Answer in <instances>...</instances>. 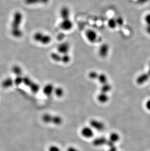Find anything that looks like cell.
<instances>
[{"label": "cell", "mask_w": 150, "mask_h": 151, "mask_svg": "<svg viewBox=\"0 0 150 151\" xmlns=\"http://www.w3.org/2000/svg\"><path fill=\"white\" fill-rule=\"evenodd\" d=\"M34 40L43 45H47L51 41V37L49 35L45 34L42 32H37L34 34Z\"/></svg>", "instance_id": "6da1fadb"}, {"label": "cell", "mask_w": 150, "mask_h": 151, "mask_svg": "<svg viewBox=\"0 0 150 151\" xmlns=\"http://www.w3.org/2000/svg\"><path fill=\"white\" fill-rule=\"evenodd\" d=\"M80 134L83 138L90 139L94 137V132L90 126H84L80 131Z\"/></svg>", "instance_id": "7a4b0ae2"}, {"label": "cell", "mask_w": 150, "mask_h": 151, "mask_svg": "<svg viewBox=\"0 0 150 151\" xmlns=\"http://www.w3.org/2000/svg\"><path fill=\"white\" fill-rule=\"evenodd\" d=\"M22 20V15L20 12H16L13 17V22L12 23V29H20Z\"/></svg>", "instance_id": "3957f363"}, {"label": "cell", "mask_w": 150, "mask_h": 151, "mask_svg": "<svg viewBox=\"0 0 150 151\" xmlns=\"http://www.w3.org/2000/svg\"><path fill=\"white\" fill-rule=\"evenodd\" d=\"M90 126L93 130H96L98 131H102L105 129V126L103 122L97 119H91L89 122Z\"/></svg>", "instance_id": "277c9868"}, {"label": "cell", "mask_w": 150, "mask_h": 151, "mask_svg": "<svg viewBox=\"0 0 150 151\" xmlns=\"http://www.w3.org/2000/svg\"><path fill=\"white\" fill-rule=\"evenodd\" d=\"M70 49V45L67 42H64L60 44L57 47V52L59 54H68Z\"/></svg>", "instance_id": "5b68a950"}, {"label": "cell", "mask_w": 150, "mask_h": 151, "mask_svg": "<svg viewBox=\"0 0 150 151\" xmlns=\"http://www.w3.org/2000/svg\"><path fill=\"white\" fill-rule=\"evenodd\" d=\"M85 36L88 41L91 43H95L97 40V34L94 30L92 29H88L86 30Z\"/></svg>", "instance_id": "8992f818"}, {"label": "cell", "mask_w": 150, "mask_h": 151, "mask_svg": "<svg viewBox=\"0 0 150 151\" xmlns=\"http://www.w3.org/2000/svg\"><path fill=\"white\" fill-rule=\"evenodd\" d=\"M73 23L70 20H62L59 24V27L62 30L64 31H69L71 30L73 27Z\"/></svg>", "instance_id": "52a82bcc"}, {"label": "cell", "mask_w": 150, "mask_h": 151, "mask_svg": "<svg viewBox=\"0 0 150 151\" xmlns=\"http://www.w3.org/2000/svg\"><path fill=\"white\" fill-rule=\"evenodd\" d=\"M150 76L148 73H143L139 75L136 79V83L138 85H142L147 82L150 79Z\"/></svg>", "instance_id": "ba28073f"}, {"label": "cell", "mask_w": 150, "mask_h": 151, "mask_svg": "<svg viewBox=\"0 0 150 151\" xmlns=\"http://www.w3.org/2000/svg\"><path fill=\"white\" fill-rule=\"evenodd\" d=\"M109 46L107 44H103L101 45L99 51V56L102 58L106 57L108 54Z\"/></svg>", "instance_id": "9c48e42d"}, {"label": "cell", "mask_w": 150, "mask_h": 151, "mask_svg": "<svg viewBox=\"0 0 150 151\" xmlns=\"http://www.w3.org/2000/svg\"><path fill=\"white\" fill-rule=\"evenodd\" d=\"M55 88L53 85L51 84H47L45 85L43 89V94L47 96H51L54 93Z\"/></svg>", "instance_id": "30bf717a"}, {"label": "cell", "mask_w": 150, "mask_h": 151, "mask_svg": "<svg viewBox=\"0 0 150 151\" xmlns=\"http://www.w3.org/2000/svg\"><path fill=\"white\" fill-rule=\"evenodd\" d=\"M60 15L62 20L69 19L70 17V10L67 7H64L61 8Z\"/></svg>", "instance_id": "8fae6325"}, {"label": "cell", "mask_w": 150, "mask_h": 151, "mask_svg": "<svg viewBox=\"0 0 150 151\" xmlns=\"http://www.w3.org/2000/svg\"><path fill=\"white\" fill-rule=\"evenodd\" d=\"M109 99V98L107 94L101 92L97 96V101L101 103H106L108 101Z\"/></svg>", "instance_id": "7c38bea8"}, {"label": "cell", "mask_w": 150, "mask_h": 151, "mask_svg": "<svg viewBox=\"0 0 150 151\" xmlns=\"http://www.w3.org/2000/svg\"><path fill=\"white\" fill-rule=\"evenodd\" d=\"M120 135L117 132H113L109 135V140L113 143H117L120 141Z\"/></svg>", "instance_id": "4fadbf2b"}, {"label": "cell", "mask_w": 150, "mask_h": 151, "mask_svg": "<svg viewBox=\"0 0 150 151\" xmlns=\"http://www.w3.org/2000/svg\"><path fill=\"white\" fill-rule=\"evenodd\" d=\"M53 124L57 125H59L62 124V119L61 116H52V119H51V122Z\"/></svg>", "instance_id": "5bb4252c"}, {"label": "cell", "mask_w": 150, "mask_h": 151, "mask_svg": "<svg viewBox=\"0 0 150 151\" xmlns=\"http://www.w3.org/2000/svg\"><path fill=\"white\" fill-rule=\"evenodd\" d=\"M97 79L99 80V83H101L102 85L108 83V78H107L106 75L103 73L99 74Z\"/></svg>", "instance_id": "9a60e30c"}, {"label": "cell", "mask_w": 150, "mask_h": 151, "mask_svg": "<svg viewBox=\"0 0 150 151\" xmlns=\"http://www.w3.org/2000/svg\"><path fill=\"white\" fill-rule=\"evenodd\" d=\"M61 56L59 53H52L50 54L51 59L57 62H61Z\"/></svg>", "instance_id": "2e32d148"}, {"label": "cell", "mask_w": 150, "mask_h": 151, "mask_svg": "<svg viewBox=\"0 0 150 151\" xmlns=\"http://www.w3.org/2000/svg\"><path fill=\"white\" fill-rule=\"evenodd\" d=\"M112 89V87L108 83L102 85L101 88V92L107 94V92H110Z\"/></svg>", "instance_id": "e0dca14e"}, {"label": "cell", "mask_w": 150, "mask_h": 151, "mask_svg": "<svg viewBox=\"0 0 150 151\" xmlns=\"http://www.w3.org/2000/svg\"><path fill=\"white\" fill-rule=\"evenodd\" d=\"M105 142V139L104 137H99L95 139L93 142V144L95 146H100L101 145H103Z\"/></svg>", "instance_id": "ac0fdd59"}, {"label": "cell", "mask_w": 150, "mask_h": 151, "mask_svg": "<svg viewBox=\"0 0 150 151\" xmlns=\"http://www.w3.org/2000/svg\"><path fill=\"white\" fill-rule=\"evenodd\" d=\"M54 93L57 97H61L64 94V90L61 87L55 88Z\"/></svg>", "instance_id": "d6986e66"}, {"label": "cell", "mask_w": 150, "mask_h": 151, "mask_svg": "<svg viewBox=\"0 0 150 151\" xmlns=\"http://www.w3.org/2000/svg\"><path fill=\"white\" fill-rule=\"evenodd\" d=\"M117 23L116 19L114 18H111L108 21V26L111 29H114L117 27Z\"/></svg>", "instance_id": "ffe728a7"}, {"label": "cell", "mask_w": 150, "mask_h": 151, "mask_svg": "<svg viewBox=\"0 0 150 151\" xmlns=\"http://www.w3.org/2000/svg\"><path fill=\"white\" fill-rule=\"evenodd\" d=\"M11 32L13 36L16 38H20L22 36V32L20 29H12Z\"/></svg>", "instance_id": "44dd1931"}, {"label": "cell", "mask_w": 150, "mask_h": 151, "mask_svg": "<svg viewBox=\"0 0 150 151\" xmlns=\"http://www.w3.org/2000/svg\"><path fill=\"white\" fill-rule=\"evenodd\" d=\"M13 84V81L11 78H7L3 82V87H11Z\"/></svg>", "instance_id": "7402d4cb"}, {"label": "cell", "mask_w": 150, "mask_h": 151, "mask_svg": "<svg viewBox=\"0 0 150 151\" xmlns=\"http://www.w3.org/2000/svg\"><path fill=\"white\" fill-rule=\"evenodd\" d=\"M12 71L15 74L18 76H21L22 73V70L21 68L18 66H15L12 68Z\"/></svg>", "instance_id": "603a6c76"}, {"label": "cell", "mask_w": 150, "mask_h": 151, "mask_svg": "<svg viewBox=\"0 0 150 151\" xmlns=\"http://www.w3.org/2000/svg\"><path fill=\"white\" fill-rule=\"evenodd\" d=\"M70 57L68 54H63L61 56V62L67 64L70 62Z\"/></svg>", "instance_id": "cb8c5ba5"}, {"label": "cell", "mask_w": 150, "mask_h": 151, "mask_svg": "<svg viewBox=\"0 0 150 151\" xmlns=\"http://www.w3.org/2000/svg\"><path fill=\"white\" fill-rule=\"evenodd\" d=\"M30 88L31 90L32 91V92H37L39 91L40 90V87L36 83H34L33 82L32 84L31 85V86L29 87Z\"/></svg>", "instance_id": "d4e9b609"}, {"label": "cell", "mask_w": 150, "mask_h": 151, "mask_svg": "<svg viewBox=\"0 0 150 151\" xmlns=\"http://www.w3.org/2000/svg\"><path fill=\"white\" fill-rule=\"evenodd\" d=\"M99 74L96 72L95 71H92V72H90L89 74H88V77L90 78L91 79H97L99 77Z\"/></svg>", "instance_id": "484cf974"}, {"label": "cell", "mask_w": 150, "mask_h": 151, "mask_svg": "<svg viewBox=\"0 0 150 151\" xmlns=\"http://www.w3.org/2000/svg\"><path fill=\"white\" fill-rule=\"evenodd\" d=\"M33 82H32L30 79L27 77H24V78H23V83H24L26 86L30 87Z\"/></svg>", "instance_id": "4316f807"}, {"label": "cell", "mask_w": 150, "mask_h": 151, "mask_svg": "<svg viewBox=\"0 0 150 151\" xmlns=\"http://www.w3.org/2000/svg\"><path fill=\"white\" fill-rule=\"evenodd\" d=\"M48 151H61V150L59 147L55 145H52L49 147Z\"/></svg>", "instance_id": "83f0119b"}, {"label": "cell", "mask_w": 150, "mask_h": 151, "mask_svg": "<svg viewBox=\"0 0 150 151\" xmlns=\"http://www.w3.org/2000/svg\"><path fill=\"white\" fill-rule=\"evenodd\" d=\"M41 2V0H26V3L28 5H35Z\"/></svg>", "instance_id": "f1b7e54d"}, {"label": "cell", "mask_w": 150, "mask_h": 151, "mask_svg": "<svg viewBox=\"0 0 150 151\" xmlns=\"http://www.w3.org/2000/svg\"><path fill=\"white\" fill-rule=\"evenodd\" d=\"M14 82L17 85H19L20 84H21V83L23 82V78H22L21 76H18L17 77H16Z\"/></svg>", "instance_id": "f546056e"}, {"label": "cell", "mask_w": 150, "mask_h": 151, "mask_svg": "<svg viewBox=\"0 0 150 151\" xmlns=\"http://www.w3.org/2000/svg\"><path fill=\"white\" fill-rule=\"evenodd\" d=\"M144 20L146 23L147 24V25H150V13H149L146 15Z\"/></svg>", "instance_id": "4dcf8cb0"}, {"label": "cell", "mask_w": 150, "mask_h": 151, "mask_svg": "<svg viewBox=\"0 0 150 151\" xmlns=\"http://www.w3.org/2000/svg\"><path fill=\"white\" fill-rule=\"evenodd\" d=\"M116 21H117V25H118V26H122L123 25V20L122 19V18L121 17H119L116 19Z\"/></svg>", "instance_id": "1f68e13d"}, {"label": "cell", "mask_w": 150, "mask_h": 151, "mask_svg": "<svg viewBox=\"0 0 150 151\" xmlns=\"http://www.w3.org/2000/svg\"><path fill=\"white\" fill-rule=\"evenodd\" d=\"M145 106L146 109L149 111H150V99H149L146 102Z\"/></svg>", "instance_id": "d6a6232c"}, {"label": "cell", "mask_w": 150, "mask_h": 151, "mask_svg": "<svg viewBox=\"0 0 150 151\" xmlns=\"http://www.w3.org/2000/svg\"><path fill=\"white\" fill-rule=\"evenodd\" d=\"M67 151H79V150L74 147L70 146L67 148Z\"/></svg>", "instance_id": "836d02e7"}, {"label": "cell", "mask_w": 150, "mask_h": 151, "mask_svg": "<svg viewBox=\"0 0 150 151\" xmlns=\"http://www.w3.org/2000/svg\"><path fill=\"white\" fill-rule=\"evenodd\" d=\"M146 31L147 32V33L150 35V25H147L145 28Z\"/></svg>", "instance_id": "e575fe53"}, {"label": "cell", "mask_w": 150, "mask_h": 151, "mask_svg": "<svg viewBox=\"0 0 150 151\" xmlns=\"http://www.w3.org/2000/svg\"><path fill=\"white\" fill-rule=\"evenodd\" d=\"M137 1H138V2H139V3H143L147 2L148 0H137Z\"/></svg>", "instance_id": "d590c367"}, {"label": "cell", "mask_w": 150, "mask_h": 151, "mask_svg": "<svg viewBox=\"0 0 150 151\" xmlns=\"http://www.w3.org/2000/svg\"><path fill=\"white\" fill-rule=\"evenodd\" d=\"M41 2H43V3H47L49 2V0H41Z\"/></svg>", "instance_id": "8d00e7d4"}, {"label": "cell", "mask_w": 150, "mask_h": 151, "mask_svg": "<svg viewBox=\"0 0 150 151\" xmlns=\"http://www.w3.org/2000/svg\"><path fill=\"white\" fill-rule=\"evenodd\" d=\"M147 73H148L149 75L150 76V63L149 65L148 71Z\"/></svg>", "instance_id": "74e56055"}]
</instances>
